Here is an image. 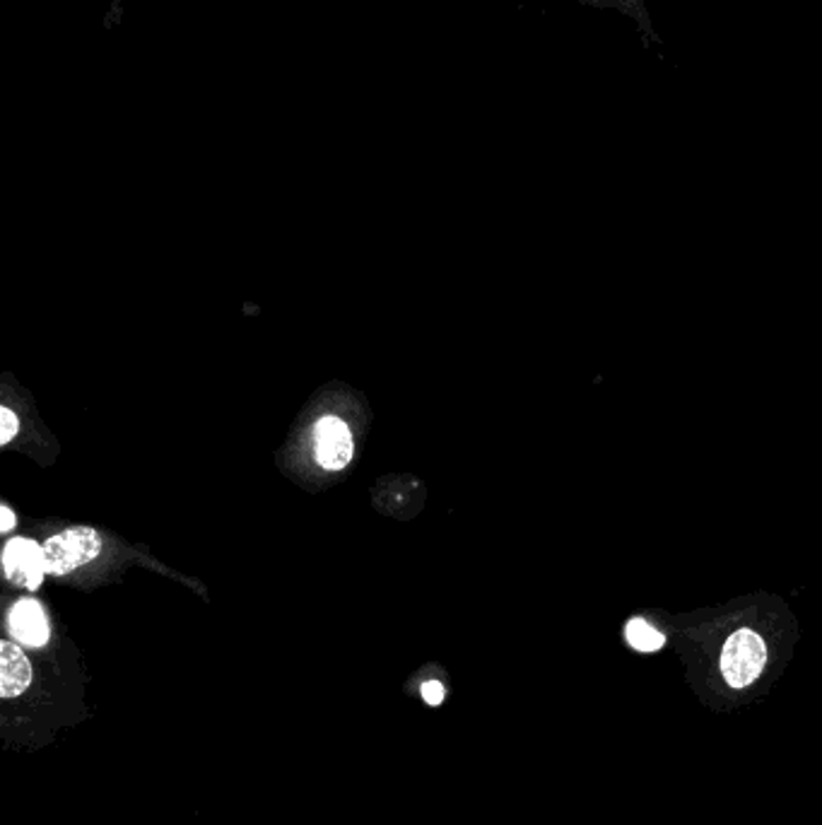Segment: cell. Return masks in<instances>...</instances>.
I'll return each instance as SVG.
<instances>
[{
    "mask_svg": "<svg viewBox=\"0 0 822 825\" xmlns=\"http://www.w3.org/2000/svg\"><path fill=\"white\" fill-rule=\"evenodd\" d=\"M719 664L731 688H748L750 683L760 678L764 664H768V645L755 630L741 628L729 635Z\"/></svg>",
    "mask_w": 822,
    "mask_h": 825,
    "instance_id": "cell-1",
    "label": "cell"
},
{
    "mask_svg": "<svg viewBox=\"0 0 822 825\" xmlns=\"http://www.w3.org/2000/svg\"><path fill=\"white\" fill-rule=\"evenodd\" d=\"M102 550V538L90 526H78L47 540V573L49 575H68L78 567L94 560Z\"/></svg>",
    "mask_w": 822,
    "mask_h": 825,
    "instance_id": "cell-2",
    "label": "cell"
},
{
    "mask_svg": "<svg viewBox=\"0 0 822 825\" xmlns=\"http://www.w3.org/2000/svg\"><path fill=\"white\" fill-rule=\"evenodd\" d=\"M3 567L6 577L12 585L24 587V589H39L41 582L49 575L47 573V556L44 546L30 538H12L3 550Z\"/></svg>",
    "mask_w": 822,
    "mask_h": 825,
    "instance_id": "cell-3",
    "label": "cell"
},
{
    "mask_svg": "<svg viewBox=\"0 0 822 825\" xmlns=\"http://www.w3.org/2000/svg\"><path fill=\"white\" fill-rule=\"evenodd\" d=\"M314 449H317V461L329 468V471H340L345 468L352 459V433L348 425L335 418L325 416L314 425Z\"/></svg>",
    "mask_w": 822,
    "mask_h": 825,
    "instance_id": "cell-4",
    "label": "cell"
},
{
    "mask_svg": "<svg viewBox=\"0 0 822 825\" xmlns=\"http://www.w3.org/2000/svg\"><path fill=\"white\" fill-rule=\"evenodd\" d=\"M8 623H10L12 637H16L20 645L44 647L49 643V635H51L49 618L44 614V608H41L37 602H30V599L18 602L10 610Z\"/></svg>",
    "mask_w": 822,
    "mask_h": 825,
    "instance_id": "cell-5",
    "label": "cell"
},
{
    "mask_svg": "<svg viewBox=\"0 0 822 825\" xmlns=\"http://www.w3.org/2000/svg\"><path fill=\"white\" fill-rule=\"evenodd\" d=\"M32 683V666L24 652L12 645H0V695L3 698H18Z\"/></svg>",
    "mask_w": 822,
    "mask_h": 825,
    "instance_id": "cell-6",
    "label": "cell"
},
{
    "mask_svg": "<svg viewBox=\"0 0 822 825\" xmlns=\"http://www.w3.org/2000/svg\"><path fill=\"white\" fill-rule=\"evenodd\" d=\"M625 639L636 652H659L665 645V635L659 633L654 625L646 623L644 618H632L625 625Z\"/></svg>",
    "mask_w": 822,
    "mask_h": 825,
    "instance_id": "cell-7",
    "label": "cell"
},
{
    "mask_svg": "<svg viewBox=\"0 0 822 825\" xmlns=\"http://www.w3.org/2000/svg\"><path fill=\"white\" fill-rule=\"evenodd\" d=\"M20 430V423L16 418V412H12L10 408H0V443L8 445L12 437L18 435Z\"/></svg>",
    "mask_w": 822,
    "mask_h": 825,
    "instance_id": "cell-8",
    "label": "cell"
},
{
    "mask_svg": "<svg viewBox=\"0 0 822 825\" xmlns=\"http://www.w3.org/2000/svg\"><path fill=\"white\" fill-rule=\"evenodd\" d=\"M420 693H422V700L428 703V705H432V707L442 705L444 698H447V688H444L442 683H439V680H428V683H422Z\"/></svg>",
    "mask_w": 822,
    "mask_h": 825,
    "instance_id": "cell-9",
    "label": "cell"
},
{
    "mask_svg": "<svg viewBox=\"0 0 822 825\" xmlns=\"http://www.w3.org/2000/svg\"><path fill=\"white\" fill-rule=\"evenodd\" d=\"M12 526H16V515H12V509L0 507V531H10Z\"/></svg>",
    "mask_w": 822,
    "mask_h": 825,
    "instance_id": "cell-10",
    "label": "cell"
}]
</instances>
